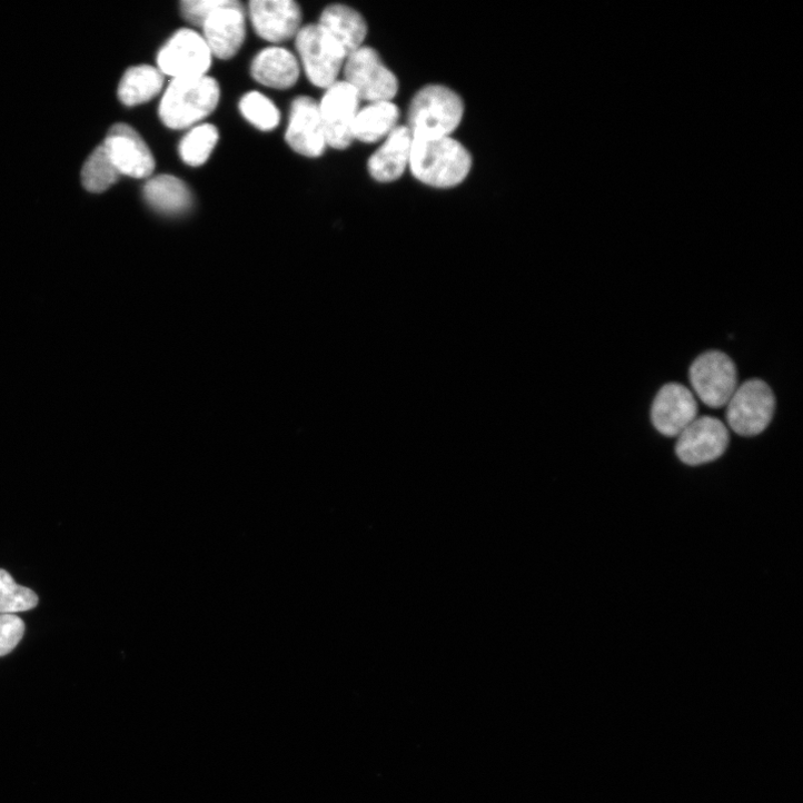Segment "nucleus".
Wrapping results in <instances>:
<instances>
[{
	"label": "nucleus",
	"instance_id": "nucleus-1",
	"mask_svg": "<svg viewBox=\"0 0 803 803\" xmlns=\"http://www.w3.org/2000/svg\"><path fill=\"white\" fill-rule=\"evenodd\" d=\"M409 167L423 184L435 188H453L466 180L473 158L469 151L450 137L415 140Z\"/></svg>",
	"mask_w": 803,
	"mask_h": 803
},
{
	"label": "nucleus",
	"instance_id": "nucleus-2",
	"mask_svg": "<svg viewBox=\"0 0 803 803\" xmlns=\"http://www.w3.org/2000/svg\"><path fill=\"white\" fill-rule=\"evenodd\" d=\"M219 100L220 87L210 77L174 79L162 97L159 117L169 129H187L208 118Z\"/></svg>",
	"mask_w": 803,
	"mask_h": 803
},
{
	"label": "nucleus",
	"instance_id": "nucleus-3",
	"mask_svg": "<svg viewBox=\"0 0 803 803\" xmlns=\"http://www.w3.org/2000/svg\"><path fill=\"white\" fill-rule=\"evenodd\" d=\"M464 112V102L456 92L443 86H429L414 98L408 128L415 140L450 137L460 126Z\"/></svg>",
	"mask_w": 803,
	"mask_h": 803
},
{
	"label": "nucleus",
	"instance_id": "nucleus-4",
	"mask_svg": "<svg viewBox=\"0 0 803 803\" xmlns=\"http://www.w3.org/2000/svg\"><path fill=\"white\" fill-rule=\"evenodd\" d=\"M726 407L730 428L738 436L754 437L770 425L775 410V397L765 381L753 378L736 387Z\"/></svg>",
	"mask_w": 803,
	"mask_h": 803
},
{
	"label": "nucleus",
	"instance_id": "nucleus-5",
	"mask_svg": "<svg viewBox=\"0 0 803 803\" xmlns=\"http://www.w3.org/2000/svg\"><path fill=\"white\" fill-rule=\"evenodd\" d=\"M296 49L306 77L313 86L328 89L337 82L346 57L318 24L300 29L296 37Z\"/></svg>",
	"mask_w": 803,
	"mask_h": 803
},
{
	"label": "nucleus",
	"instance_id": "nucleus-6",
	"mask_svg": "<svg viewBox=\"0 0 803 803\" xmlns=\"http://www.w3.org/2000/svg\"><path fill=\"white\" fill-rule=\"evenodd\" d=\"M344 76L359 100L369 103L389 102L398 91L396 77L370 48L361 47L345 60Z\"/></svg>",
	"mask_w": 803,
	"mask_h": 803
},
{
	"label": "nucleus",
	"instance_id": "nucleus-7",
	"mask_svg": "<svg viewBox=\"0 0 803 803\" xmlns=\"http://www.w3.org/2000/svg\"><path fill=\"white\" fill-rule=\"evenodd\" d=\"M690 380L703 404L718 409L728 404L737 387L736 367L726 354L708 350L691 365Z\"/></svg>",
	"mask_w": 803,
	"mask_h": 803
},
{
	"label": "nucleus",
	"instance_id": "nucleus-8",
	"mask_svg": "<svg viewBox=\"0 0 803 803\" xmlns=\"http://www.w3.org/2000/svg\"><path fill=\"white\" fill-rule=\"evenodd\" d=\"M201 29L212 57L230 60L246 39V11L237 0H215Z\"/></svg>",
	"mask_w": 803,
	"mask_h": 803
},
{
	"label": "nucleus",
	"instance_id": "nucleus-9",
	"mask_svg": "<svg viewBox=\"0 0 803 803\" xmlns=\"http://www.w3.org/2000/svg\"><path fill=\"white\" fill-rule=\"evenodd\" d=\"M158 69L174 79L207 76L212 54L202 36L182 29L163 46L157 58Z\"/></svg>",
	"mask_w": 803,
	"mask_h": 803
},
{
	"label": "nucleus",
	"instance_id": "nucleus-10",
	"mask_svg": "<svg viewBox=\"0 0 803 803\" xmlns=\"http://www.w3.org/2000/svg\"><path fill=\"white\" fill-rule=\"evenodd\" d=\"M359 101L355 90L345 81H337L326 89L318 109L327 146L345 150L351 145Z\"/></svg>",
	"mask_w": 803,
	"mask_h": 803
},
{
	"label": "nucleus",
	"instance_id": "nucleus-11",
	"mask_svg": "<svg viewBox=\"0 0 803 803\" xmlns=\"http://www.w3.org/2000/svg\"><path fill=\"white\" fill-rule=\"evenodd\" d=\"M730 443L726 427L716 418H696L680 436L676 456L687 466H701L723 456Z\"/></svg>",
	"mask_w": 803,
	"mask_h": 803
},
{
	"label": "nucleus",
	"instance_id": "nucleus-12",
	"mask_svg": "<svg viewBox=\"0 0 803 803\" xmlns=\"http://www.w3.org/2000/svg\"><path fill=\"white\" fill-rule=\"evenodd\" d=\"M102 145L121 176L147 179L153 174L155 157L142 137L129 125L113 126Z\"/></svg>",
	"mask_w": 803,
	"mask_h": 803
},
{
	"label": "nucleus",
	"instance_id": "nucleus-13",
	"mask_svg": "<svg viewBox=\"0 0 803 803\" xmlns=\"http://www.w3.org/2000/svg\"><path fill=\"white\" fill-rule=\"evenodd\" d=\"M249 17L256 34L272 44L296 38L301 29V10L291 0H252Z\"/></svg>",
	"mask_w": 803,
	"mask_h": 803
},
{
	"label": "nucleus",
	"instance_id": "nucleus-14",
	"mask_svg": "<svg viewBox=\"0 0 803 803\" xmlns=\"http://www.w3.org/2000/svg\"><path fill=\"white\" fill-rule=\"evenodd\" d=\"M651 416L660 434L678 437L697 417L695 397L682 384H666L654 398Z\"/></svg>",
	"mask_w": 803,
	"mask_h": 803
},
{
	"label": "nucleus",
	"instance_id": "nucleus-15",
	"mask_svg": "<svg viewBox=\"0 0 803 803\" xmlns=\"http://www.w3.org/2000/svg\"><path fill=\"white\" fill-rule=\"evenodd\" d=\"M285 139L298 155L320 157L327 146L318 105L308 97H298L291 103Z\"/></svg>",
	"mask_w": 803,
	"mask_h": 803
},
{
	"label": "nucleus",
	"instance_id": "nucleus-16",
	"mask_svg": "<svg viewBox=\"0 0 803 803\" xmlns=\"http://www.w3.org/2000/svg\"><path fill=\"white\" fill-rule=\"evenodd\" d=\"M414 137L408 127H396L369 158L368 171L378 182L397 180L409 167Z\"/></svg>",
	"mask_w": 803,
	"mask_h": 803
},
{
	"label": "nucleus",
	"instance_id": "nucleus-17",
	"mask_svg": "<svg viewBox=\"0 0 803 803\" xmlns=\"http://www.w3.org/2000/svg\"><path fill=\"white\" fill-rule=\"evenodd\" d=\"M300 75L297 59L288 50L271 47L259 52L251 65L256 82L275 90L293 88Z\"/></svg>",
	"mask_w": 803,
	"mask_h": 803
},
{
	"label": "nucleus",
	"instance_id": "nucleus-18",
	"mask_svg": "<svg viewBox=\"0 0 803 803\" xmlns=\"http://www.w3.org/2000/svg\"><path fill=\"white\" fill-rule=\"evenodd\" d=\"M318 26L340 47L346 59L361 48L367 36L363 17L340 4L325 9Z\"/></svg>",
	"mask_w": 803,
	"mask_h": 803
},
{
	"label": "nucleus",
	"instance_id": "nucleus-19",
	"mask_svg": "<svg viewBox=\"0 0 803 803\" xmlns=\"http://www.w3.org/2000/svg\"><path fill=\"white\" fill-rule=\"evenodd\" d=\"M146 201L163 215H182L194 202L189 187L179 178L160 175L150 179L143 189Z\"/></svg>",
	"mask_w": 803,
	"mask_h": 803
},
{
	"label": "nucleus",
	"instance_id": "nucleus-20",
	"mask_svg": "<svg viewBox=\"0 0 803 803\" xmlns=\"http://www.w3.org/2000/svg\"><path fill=\"white\" fill-rule=\"evenodd\" d=\"M165 85V76L157 68L139 66L129 69L121 79L118 96L127 107L145 105L158 97Z\"/></svg>",
	"mask_w": 803,
	"mask_h": 803
},
{
	"label": "nucleus",
	"instance_id": "nucleus-21",
	"mask_svg": "<svg viewBox=\"0 0 803 803\" xmlns=\"http://www.w3.org/2000/svg\"><path fill=\"white\" fill-rule=\"evenodd\" d=\"M398 118V109L391 101L369 103L356 116L353 128L354 140L375 143L387 138L396 128Z\"/></svg>",
	"mask_w": 803,
	"mask_h": 803
},
{
	"label": "nucleus",
	"instance_id": "nucleus-22",
	"mask_svg": "<svg viewBox=\"0 0 803 803\" xmlns=\"http://www.w3.org/2000/svg\"><path fill=\"white\" fill-rule=\"evenodd\" d=\"M219 141L218 129L212 125L195 127L185 136L179 146L181 160L190 167L205 165Z\"/></svg>",
	"mask_w": 803,
	"mask_h": 803
},
{
	"label": "nucleus",
	"instance_id": "nucleus-23",
	"mask_svg": "<svg viewBox=\"0 0 803 803\" xmlns=\"http://www.w3.org/2000/svg\"><path fill=\"white\" fill-rule=\"evenodd\" d=\"M121 175L110 159L103 145L88 158L82 170L85 188L93 194H102L116 185Z\"/></svg>",
	"mask_w": 803,
	"mask_h": 803
},
{
	"label": "nucleus",
	"instance_id": "nucleus-24",
	"mask_svg": "<svg viewBox=\"0 0 803 803\" xmlns=\"http://www.w3.org/2000/svg\"><path fill=\"white\" fill-rule=\"evenodd\" d=\"M242 117L260 131L275 130L280 122V112L271 100L259 92H249L239 103Z\"/></svg>",
	"mask_w": 803,
	"mask_h": 803
},
{
	"label": "nucleus",
	"instance_id": "nucleus-25",
	"mask_svg": "<svg viewBox=\"0 0 803 803\" xmlns=\"http://www.w3.org/2000/svg\"><path fill=\"white\" fill-rule=\"evenodd\" d=\"M38 605L37 593L17 584L9 572L0 569V614L16 615L34 609Z\"/></svg>",
	"mask_w": 803,
	"mask_h": 803
},
{
	"label": "nucleus",
	"instance_id": "nucleus-26",
	"mask_svg": "<svg viewBox=\"0 0 803 803\" xmlns=\"http://www.w3.org/2000/svg\"><path fill=\"white\" fill-rule=\"evenodd\" d=\"M26 634L24 621L10 614H0V657L10 654Z\"/></svg>",
	"mask_w": 803,
	"mask_h": 803
}]
</instances>
